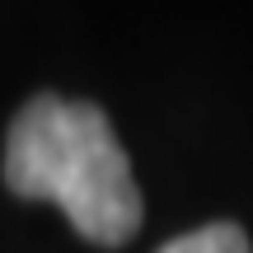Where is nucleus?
Here are the masks:
<instances>
[{"label": "nucleus", "mask_w": 253, "mask_h": 253, "mask_svg": "<svg viewBox=\"0 0 253 253\" xmlns=\"http://www.w3.org/2000/svg\"><path fill=\"white\" fill-rule=\"evenodd\" d=\"M5 183L28 202H56L89 244L122 249L141 230V188L113 122L94 103H24L5 141Z\"/></svg>", "instance_id": "f257e3e1"}, {"label": "nucleus", "mask_w": 253, "mask_h": 253, "mask_svg": "<svg viewBox=\"0 0 253 253\" xmlns=\"http://www.w3.org/2000/svg\"><path fill=\"white\" fill-rule=\"evenodd\" d=\"M160 253H253V249H249V235L239 225L216 220V225H202V230H192V235L169 239Z\"/></svg>", "instance_id": "f03ea898"}]
</instances>
